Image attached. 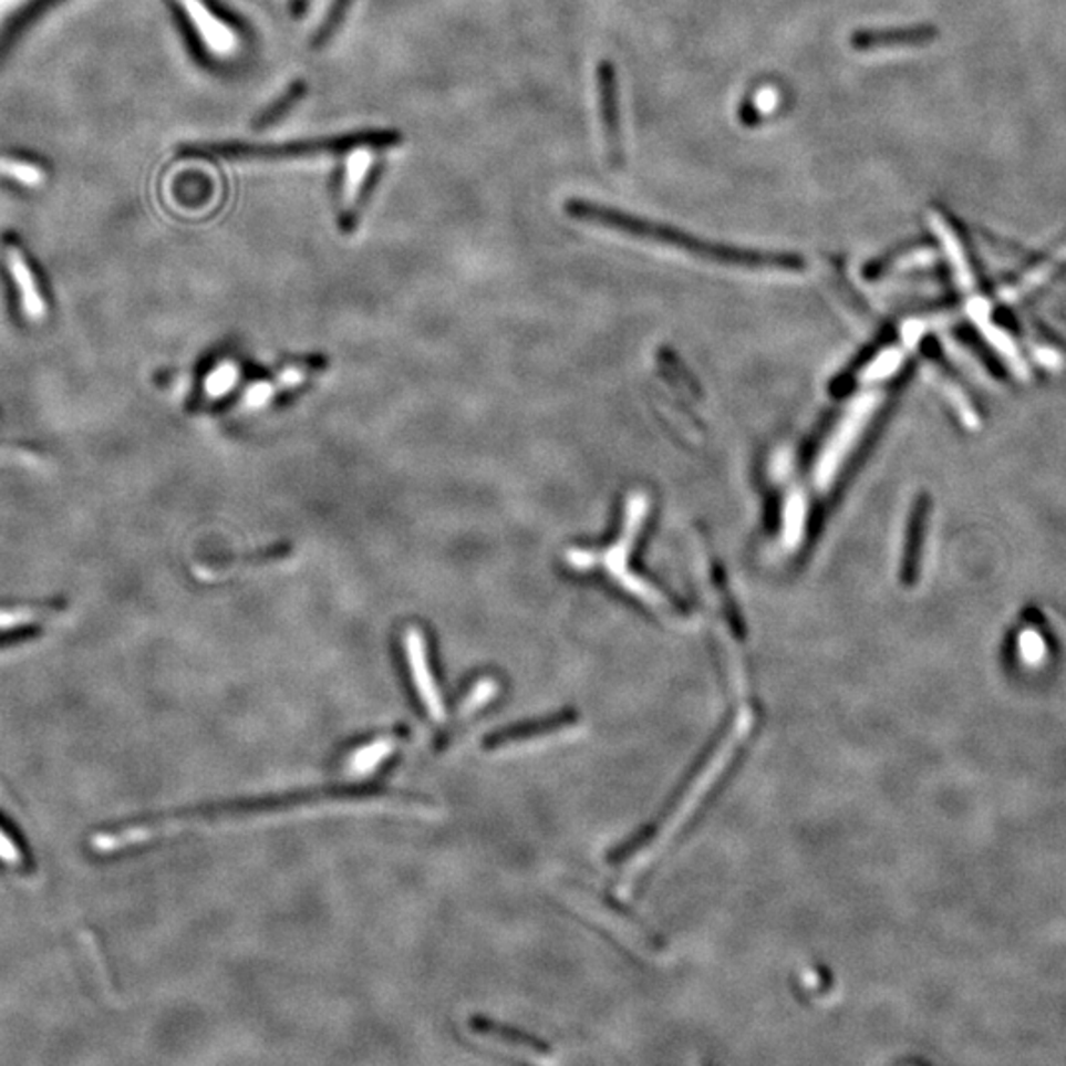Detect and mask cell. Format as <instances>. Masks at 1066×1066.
<instances>
[{
  "label": "cell",
  "instance_id": "cell-1",
  "mask_svg": "<svg viewBox=\"0 0 1066 1066\" xmlns=\"http://www.w3.org/2000/svg\"><path fill=\"white\" fill-rule=\"evenodd\" d=\"M566 211L571 218L614 229L624 236L637 237L652 244L674 247L711 263L729 265L741 269H760V271H803L804 269L803 257L793 256V253H770V251H753V249L710 244L680 229L662 226L650 219L637 218L594 201L569 200L566 204Z\"/></svg>",
  "mask_w": 1066,
  "mask_h": 1066
},
{
  "label": "cell",
  "instance_id": "cell-21",
  "mask_svg": "<svg viewBox=\"0 0 1066 1066\" xmlns=\"http://www.w3.org/2000/svg\"><path fill=\"white\" fill-rule=\"evenodd\" d=\"M307 4H309V0H292V14L301 17L302 12L307 10Z\"/></svg>",
  "mask_w": 1066,
  "mask_h": 1066
},
{
  "label": "cell",
  "instance_id": "cell-4",
  "mask_svg": "<svg viewBox=\"0 0 1066 1066\" xmlns=\"http://www.w3.org/2000/svg\"><path fill=\"white\" fill-rule=\"evenodd\" d=\"M597 93H599V111H601L602 138L607 148V158L611 166L619 168L624 163L619 75L609 60H602L597 64Z\"/></svg>",
  "mask_w": 1066,
  "mask_h": 1066
},
{
  "label": "cell",
  "instance_id": "cell-15",
  "mask_svg": "<svg viewBox=\"0 0 1066 1066\" xmlns=\"http://www.w3.org/2000/svg\"><path fill=\"white\" fill-rule=\"evenodd\" d=\"M0 174L12 178L17 183L24 184L28 188H37L46 180L44 168H40L37 163H30L17 156L0 155Z\"/></svg>",
  "mask_w": 1066,
  "mask_h": 1066
},
{
  "label": "cell",
  "instance_id": "cell-20",
  "mask_svg": "<svg viewBox=\"0 0 1066 1066\" xmlns=\"http://www.w3.org/2000/svg\"><path fill=\"white\" fill-rule=\"evenodd\" d=\"M236 382V370L234 368H224L218 374L211 375L210 385L216 387L218 392H226L228 387H231V383Z\"/></svg>",
  "mask_w": 1066,
  "mask_h": 1066
},
{
  "label": "cell",
  "instance_id": "cell-14",
  "mask_svg": "<svg viewBox=\"0 0 1066 1066\" xmlns=\"http://www.w3.org/2000/svg\"><path fill=\"white\" fill-rule=\"evenodd\" d=\"M498 690H500V684H498L494 677H480V680L466 692L465 700H463L460 707H458V713H456V723H458V721H468V717H473L478 711L484 710L486 705H490L494 697L498 695Z\"/></svg>",
  "mask_w": 1066,
  "mask_h": 1066
},
{
  "label": "cell",
  "instance_id": "cell-12",
  "mask_svg": "<svg viewBox=\"0 0 1066 1066\" xmlns=\"http://www.w3.org/2000/svg\"><path fill=\"white\" fill-rule=\"evenodd\" d=\"M927 511H929V500H927L924 496H921V498L917 500V504H914V508H912L909 538H907V551H904V579H907L909 583L914 581V575L919 573Z\"/></svg>",
  "mask_w": 1066,
  "mask_h": 1066
},
{
  "label": "cell",
  "instance_id": "cell-10",
  "mask_svg": "<svg viewBox=\"0 0 1066 1066\" xmlns=\"http://www.w3.org/2000/svg\"><path fill=\"white\" fill-rule=\"evenodd\" d=\"M4 259H7L12 281L19 287L20 307L24 310V314L30 320L42 319L46 312V302L38 289L37 279L30 269L27 256L22 253V249L14 239L4 241Z\"/></svg>",
  "mask_w": 1066,
  "mask_h": 1066
},
{
  "label": "cell",
  "instance_id": "cell-19",
  "mask_svg": "<svg viewBox=\"0 0 1066 1066\" xmlns=\"http://www.w3.org/2000/svg\"><path fill=\"white\" fill-rule=\"evenodd\" d=\"M1021 644H1023L1025 658H1029V660H1039L1045 652V644H1043V640L1037 632H1027L1021 640Z\"/></svg>",
  "mask_w": 1066,
  "mask_h": 1066
},
{
  "label": "cell",
  "instance_id": "cell-6",
  "mask_svg": "<svg viewBox=\"0 0 1066 1066\" xmlns=\"http://www.w3.org/2000/svg\"><path fill=\"white\" fill-rule=\"evenodd\" d=\"M577 725H579V715L573 710H566L546 720L521 723V725H514L510 729L498 731L493 737L486 738L484 747L493 753L516 751V748L536 745L539 741L557 737L567 731H573Z\"/></svg>",
  "mask_w": 1066,
  "mask_h": 1066
},
{
  "label": "cell",
  "instance_id": "cell-5",
  "mask_svg": "<svg viewBox=\"0 0 1066 1066\" xmlns=\"http://www.w3.org/2000/svg\"><path fill=\"white\" fill-rule=\"evenodd\" d=\"M403 650H405L413 685H415V692L420 695L423 710L431 717V721L443 723L445 721V702H443L441 692H438L437 680H435L433 667L428 662L427 642H425V637L420 629L405 630Z\"/></svg>",
  "mask_w": 1066,
  "mask_h": 1066
},
{
  "label": "cell",
  "instance_id": "cell-2",
  "mask_svg": "<svg viewBox=\"0 0 1066 1066\" xmlns=\"http://www.w3.org/2000/svg\"><path fill=\"white\" fill-rule=\"evenodd\" d=\"M403 143L400 131L372 128L360 133H348L340 137L302 138L287 143H211V145L190 146L188 156H219L231 161H281V158H309V156L348 155L355 148L372 146L387 151Z\"/></svg>",
  "mask_w": 1066,
  "mask_h": 1066
},
{
  "label": "cell",
  "instance_id": "cell-18",
  "mask_svg": "<svg viewBox=\"0 0 1066 1066\" xmlns=\"http://www.w3.org/2000/svg\"><path fill=\"white\" fill-rule=\"evenodd\" d=\"M0 463L4 465H20L24 468H46L44 458L28 453L24 448L0 447Z\"/></svg>",
  "mask_w": 1066,
  "mask_h": 1066
},
{
  "label": "cell",
  "instance_id": "cell-8",
  "mask_svg": "<svg viewBox=\"0 0 1066 1066\" xmlns=\"http://www.w3.org/2000/svg\"><path fill=\"white\" fill-rule=\"evenodd\" d=\"M468 1033L486 1047L500 1048L504 1053L518 1055V1057L541 1060L549 1055V1048L541 1041L531 1039L520 1031L510 1029L496 1021L473 1017L468 1021Z\"/></svg>",
  "mask_w": 1066,
  "mask_h": 1066
},
{
  "label": "cell",
  "instance_id": "cell-13",
  "mask_svg": "<svg viewBox=\"0 0 1066 1066\" xmlns=\"http://www.w3.org/2000/svg\"><path fill=\"white\" fill-rule=\"evenodd\" d=\"M307 92H309V85H307L304 80L292 82L271 105H267V107L253 118V128H256V131H265V128L277 125L284 115H289V113L307 97Z\"/></svg>",
  "mask_w": 1066,
  "mask_h": 1066
},
{
  "label": "cell",
  "instance_id": "cell-16",
  "mask_svg": "<svg viewBox=\"0 0 1066 1066\" xmlns=\"http://www.w3.org/2000/svg\"><path fill=\"white\" fill-rule=\"evenodd\" d=\"M352 2H354V0H332V2H330L327 14L322 17L317 32L312 34V42H310L312 50H320V48L329 44L332 37L337 34L338 28L342 27V22L346 19L348 10L352 7Z\"/></svg>",
  "mask_w": 1066,
  "mask_h": 1066
},
{
  "label": "cell",
  "instance_id": "cell-7",
  "mask_svg": "<svg viewBox=\"0 0 1066 1066\" xmlns=\"http://www.w3.org/2000/svg\"><path fill=\"white\" fill-rule=\"evenodd\" d=\"M184 14L192 22L196 37L211 55L228 58L236 54L239 38L229 22L219 19L206 0H178Z\"/></svg>",
  "mask_w": 1066,
  "mask_h": 1066
},
{
  "label": "cell",
  "instance_id": "cell-17",
  "mask_svg": "<svg viewBox=\"0 0 1066 1066\" xmlns=\"http://www.w3.org/2000/svg\"><path fill=\"white\" fill-rule=\"evenodd\" d=\"M54 617V611L50 607H17V609H2L0 611V630L19 629L24 624H34L40 620H48Z\"/></svg>",
  "mask_w": 1066,
  "mask_h": 1066
},
{
  "label": "cell",
  "instance_id": "cell-3",
  "mask_svg": "<svg viewBox=\"0 0 1066 1066\" xmlns=\"http://www.w3.org/2000/svg\"><path fill=\"white\" fill-rule=\"evenodd\" d=\"M377 148L362 146L348 153L346 166H344V178H342V208H340V224L344 231H352L355 221L362 210L368 188L372 186L375 174V158Z\"/></svg>",
  "mask_w": 1066,
  "mask_h": 1066
},
{
  "label": "cell",
  "instance_id": "cell-9",
  "mask_svg": "<svg viewBox=\"0 0 1066 1066\" xmlns=\"http://www.w3.org/2000/svg\"><path fill=\"white\" fill-rule=\"evenodd\" d=\"M936 38L939 30L934 27L869 28L853 32L849 38V46L856 52H879L929 46Z\"/></svg>",
  "mask_w": 1066,
  "mask_h": 1066
},
{
  "label": "cell",
  "instance_id": "cell-11",
  "mask_svg": "<svg viewBox=\"0 0 1066 1066\" xmlns=\"http://www.w3.org/2000/svg\"><path fill=\"white\" fill-rule=\"evenodd\" d=\"M400 745V735L397 733H390V735H382V737L370 738L365 741L362 745L352 748L344 757V770H346L350 776H368L375 773L380 766L392 757L395 753V748Z\"/></svg>",
  "mask_w": 1066,
  "mask_h": 1066
}]
</instances>
